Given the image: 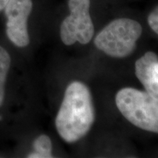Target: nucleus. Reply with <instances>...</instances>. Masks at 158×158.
Returning a JSON list of instances; mask_svg holds the SVG:
<instances>
[{
  "label": "nucleus",
  "instance_id": "7ed1b4c3",
  "mask_svg": "<svg viewBox=\"0 0 158 158\" xmlns=\"http://www.w3.org/2000/svg\"><path fill=\"white\" fill-rule=\"evenodd\" d=\"M118 110L137 127L158 133V100L149 93L127 87L116 95Z\"/></svg>",
  "mask_w": 158,
  "mask_h": 158
},
{
  "label": "nucleus",
  "instance_id": "f03ea898",
  "mask_svg": "<svg viewBox=\"0 0 158 158\" xmlns=\"http://www.w3.org/2000/svg\"><path fill=\"white\" fill-rule=\"evenodd\" d=\"M142 30L141 25L136 20L114 19L97 35L94 45L108 56L124 58L133 53Z\"/></svg>",
  "mask_w": 158,
  "mask_h": 158
},
{
  "label": "nucleus",
  "instance_id": "1a4fd4ad",
  "mask_svg": "<svg viewBox=\"0 0 158 158\" xmlns=\"http://www.w3.org/2000/svg\"><path fill=\"white\" fill-rule=\"evenodd\" d=\"M147 21L150 28L158 35V5L150 12Z\"/></svg>",
  "mask_w": 158,
  "mask_h": 158
},
{
  "label": "nucleus",
  "instance_id": "9b49d317",
  "mask_svg": "<svg viewBox=\"0 0 158 158\" xmlns=\"http://www.w3.org/2000/svg\"><path fill=\"white\" fill-rule=\"evenodd\" d=\"M155 73L156 77H157V78L158 79V62L156 63L155 65Z\"/></svg>",
  "mask_w": 158,
  "mask_h": 158
},
{
  "label": "nucleus",
  "instance_id": "20e7f679",
  "mask_svg": "<svg viewBox=\"0 0 158 158\" xmlns=\"http://www.w3.org/2000/svg\"><path fill=\"white\" fill-rule=\"evenodd\" d=\"M91 0H69L70 14L61 23L60 37L64 45L78 42L87 44L94 36V27L90 15Z\"/></svg>",
  "mask_w": 158,
  "mask_h": 158
},
{
  "label": "nucleus",
  "instance_id": "39448f33",
  "mask_svg": "<svg viewBox=\"0 0 158 158\" xmlns=\"http://www.w3.org/2000/svg\"><path fill=\"white\" fill-rule=\"evenodd\" d=\"M32 6L31 0H9L5 8L7 19L6 34L10 40L20 48L27 46L29 43L27 21Z\"/></svg>",
  "mask_w": 158,
  "mask_h": 158
},
{
  "label": "nucleus",
  "instance_id": "6e6552de",
  "mask_svg": "<svg viewBox=\"0 0 158 158\" xmlns=\"http://www.w3.org/2000/svg\"><path fill=\"white\" fill-rule=\"evenodd\" d=\"M10 64L11 59L9 54L3 47L0 46V106L5 98V84Z\"/></svg>",
  "mask_w": 158,
  "mask_h": 158
},
{
  "label": "nucleus",
  "instance_id": "f257e3e1",
  "mask_svg": "<svg viewBox=\"0 0 158 158\" xmlns=\"http://www.w3.org/2000/svg\"><path fill=\"white\" fill-rule=\"evenodd\" d=\"M94 108L89 88L80 81L69 85L57 114L56 127L60 137L75 143L89 131L94 122Z\"/></svg>",
  "mask_w": 158,
  "mask_h": 158
},
{
  "label": "nucleus",
  "instance_id": "0eeeda50",
  "mask_svg": "<svg viewBox=\"0 0 158 158\" xmlns=\"http://www.w3.org/2000/svg\"><path fill=\"white\" fill-rule=\"evenodd\" d=\"M34 152L27 156L30 158H51L52 155V143L50 138L45 135H41L35 140L33 143Z\"/></svg>",
  "mask_w": 158,
  "mask_h": 158
},
{
  "label": "nucleus",
  "instance_id": "9d476101",
  "mask_svg": "<svg viewBox=\"0 0 158 158\" xmlns=\"http://www.w3.org/2000/svg\"><path fill=\"white\" fill-rule=\"evenodd\" d=\"M9 0H0V12L5 10L6 5L8 3Z\"/></svg>",
  "mask_w": 158,
  "mask_h": 158
},
{
  "label": "nucleus",
  "instance_id": "423d86ee",
  "mask_svg": "<svg viewBox=\"0 0 158 158\" xmlns=\"http://www.w3.org/2000/svg\"><path fill=\"white\" fill-rule=\"evenodd\" d=\"M157 62L155 53L147 52L135 62V75L147 93L158 100V79L155 73V65Z\"/></svg>",
  "mask_w": 158,
  "mask_h": 158
}]
</instances>
